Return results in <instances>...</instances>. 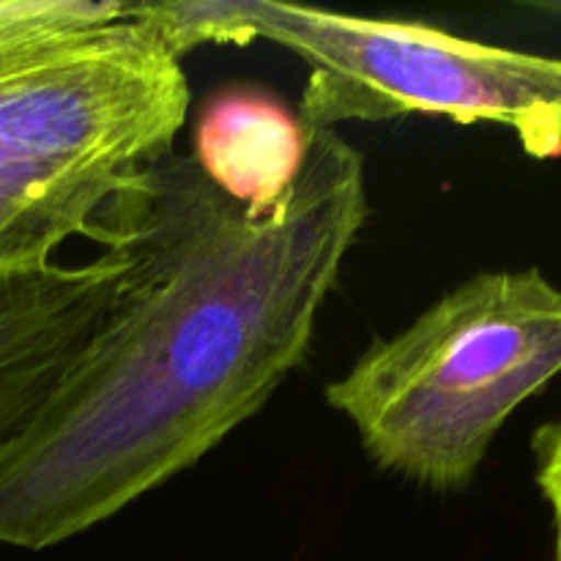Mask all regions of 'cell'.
<instances>
[{
	"instance_id": "obj_1",
	"label": "cell",
	"mask_w": 561,
	"mask_h": 561,
	"mask_svg": "<svg viewBox=\"0 0 561 561\" xmlns=\"http://www.w3.org/2000/svg\"><path fill=\"white\" fill-rule=\"evenodd\" d=\"M367 214L365 157L334 129H310L272 214L179 151L146 164L96 233L124 255L113 305L0 447V546H60L252 420L305 362Z\"/></svg>"
},
{
	"instance_id": "obj_2",
	"label": "cell",
	"mask_w": 561,
	"mask_h": 561,
	"mask_svg": "<svg viewBox=\"0 0 561 561\" xmlns=\"http://www.w3.org/2000/svg\"><path fill=\"white\" fill-rule=\"evenodd\" d=\"M190 115L181 55L113 0H0V274L49 266Z\"/></svg>"
},
{
	"instance_id": "obj_3",
	"label": "cell",
	"mask_w": 561,
	"mask_h": 561,
	"mask_svg": "<svg viewBox=\"0 0 561 561\" xmlns=\"http://www.w3.org/2000/svg\"><path fill=\"white\" fill-rule=\"evenodd\" d=\"M559 373L561 288L531 266L455 285L323 394L373 463L431 491H460L510 416Z\"/></svg>"
},
{
	"instance_id": "obj_4",
	"label": "cell",
	"mask_w": 561,
	"mask_h": 561,
	"mask_svg": "<svg viewBox=\"0 0 561 561\" xmlns=\"http://www.w3.org/2000/svg\"><path fill=\"white\" fill-rule=\"evenodd\" d=\"M184 58L201 44L266 38L307 66V129L345 121L444 115L510 126L535 159L561 157V58L455 36L405 20L268 0L142 3Z\"/></svg>"
},
{
	"instance_id": "obj_5",
	"label": "cell",
	"mask_w": 561,
	"mask_h": 561,
	"mask_svg": "<svg viewBox=\"0 0 561 561\" xmlns=\"http://www.w3.org/2000/svg\"><path fill=\"white\" fill-rule=\"evenodd\" d=\"M124 255L0 274V447L36 414L113 305Z\"/></svg>"
},
{
	"instance_id": "obj_6",
	"label": "cell",
	"mask_w": 561,
	"mask_h": 561,
	"mask_svg": "<svg viewBox=\"0 0 561 561\" xmlns=\"http://www.w3.org/2000/svg\"><path fill=\"white\" fill-rule=\"evenodd\" d=\"M310 129L299 113L257 88H228L195 118L192 159L222 195L272 214L305 168Z\"/></svg>"
},
{
	"instance_id": "obj_7",
	"label": "cell",
	"mask_w": 561,
	"mask_h": 561,
	"mask_svg": "<svg viewBox=\"0 0 561 561\" xmlns=\"http://www.w3.org/2000/svg\"><path fill=\"white\" fill-rule=\"evenodd\" d=\"M537 488L553 515V540H557V561H561V420L548 422L535 436Z\"/></svg>"
}]
</instances>
